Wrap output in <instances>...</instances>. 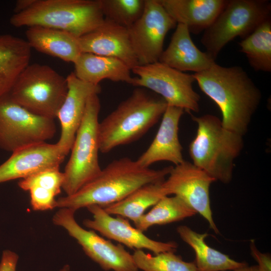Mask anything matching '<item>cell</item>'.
Segmentation results:
<instances>
[{
  "label": "cell",
  "mask_w": 271,
  "mask_h": 271,
  "mask_svg": "<svg viewBox=\"0 0 271 271\" xmlns=\"http://www.w3.org/2000/svg\"><path fill=\"white\" fill-rule=\"evenodd\" d=\"M131 71V85L146 88L160 95L168 105L183 108L190 113L198 112L200 97L193 88L195 79L189 74L159 61L139 65Z\"/></svg>",
  "instance_id": "10"
},
{
  "label": "cell",
  "mask_w": 271,
  "mask_h": 271,
  "mask_svg": "<svg viewBox=\"0 0 271 271\" xmlns=\"http://www.w3.org/2000/svg\"><path fill=\"white\" fill-rule=\"evenodd\" d=\"M31 49L24 39L0 34V97L10 93L20 74L30 64Z\"/></svg>",
  "instance_id": "23"
},
{
  "label": "cell",
  "mask_w": 271,
  "mask_h": 271,
  "mask_svg": "<svg viewBox=\"0 0 271 271\" xmlns=\"http://www.w3.org/2000/svg\"><path fill=\"white\" fill-rule=\"evenodd\" d=\"M197 129L189 146L192 163L224 184L232 180L234 161L243 148V137L224 128L218 117L192 114Z\"/></svg>",
  "instance_id": "4"
},
{
  "label": "cell",
  "mask_w": 271,
  "mask_h": 271,
  "mask_svg": "<svg viewBox=\"0 0 271 271\" xmlns=\"http://www.w3.org/2000/svg\"><path fill=\"white\" fill-rule=\"evenodd\" d=\"M64 181V173L60 172L59 168H49L21 179L18 182V186L25 191H27L33 186L41 187L51 190L59 195L62 189Z\"/></svg>",
  "instance_id": "30"
},
{
  "label": "cell",
  "mask_w": 271,
  "mask_h": 271,
  "mask_svg": "<svg viewBox=\"0 0 271 271\" xmlns=\"http://www.w3.org/2000/svg\"><path fill=\"white\" fill-rule=\"evenodd\" d=\"M251 254L258 263L259 271H271V258L268 254L260 252L256 247L253 240L250 244Z\"/></svg>",
  "instance_id": "32"
},
{
  "label": "cell",
  "mask_w": 271,
  "mask_h": 271,
  "mask_svg": "<svg viewBox=\"0 0 271 271\" xmlns=\"http://www.w3.org/2000/svg\"><path fill=\"white\" fill-rule=\"evenodd\" d=\"M197 212L176 196H166L160 200L147 213L143 215L134 224L144 232L154 225H165L182 220Z\"/></svg>",
  "instance_id": "27"
},
{
  "label": "cell",
  "mask_w": 271,
  "mask_h": 271,
  "mask_svg": "<svg viewBox=\"0 0 271 271\" xmlns=\"http://www.w3.org/2000/svg\"><path fill=\"white\" fill-rule=\"evenodd\" d=\"M104 20L99 0H36L27 10L14 14L10 22L15 27L41 26L79 38Z\"/></svg>",
  "instance_id": "5"
},
{
  "label": "cell",
  "mask_w": 271,
  "mask_h": 271,
  "mask_svg": "<svg viewBox=\"0 0 271 271\" xmlns=\"http://www.w3.org/2000/svg\"><path fill=\"white\" fill-rule=\"evenodd\" d=\"M36 0H19L15 5V14L23 12L28 9L34 3Z\"/></svg>",
  "instance_id": "34"
},
{
  "label": "cell",
  "mask_w": 271,
  "mask_h": 271,
  "mask_svg": "<svg viewBox=\"0 0 271 271\" xmlns=\"http://www.w3.org/2000/svg\"><path fill=\"white\" fill-rule=\"evenodd\" d=\"M170 42L159 62L181 72L199 73L215 63L207 53L199 50L192 40L186 26L177 24Z\"/></svg>",
  "instance_id": "19"
},
{
  "label": "cell",
  "mask_w": 271,
  "mask_h": 271,
  "mask_svg": "<svg viewBox=\"0 0 271 271\" xmlns=\"http://www.w3.org/2000/svg\"><path fill=\"white\" fill-rule=\"evenodd\" d=\"M105 19L128 29L143 14L145 0H99Z\"/></svg>",
  "instance_id": "29"
},
{
  "label": "cell",
  "mask_w": 271,
  "mask_h": 271,
  "mask_svg": "<svg viewBox=\"0 0 271 271\" xmlns=\"http://www.w3.org/2000/svg\"><path fill=\"white\" fill-rule=\"evenodd\" d=\"M172 167L154 170L142 167L127 157L114 160L76 192L57 199L56 208L75 212L93 205L103 208L144 185L164 181Z\"/></svg>",
  "instance_id": "2"
},
{
  "label": "cell",
  "mask_w": 271,
  "mask_h": 271,
  "mask_svg": "<svg viewBox=\"0 0 271 271\" xmlns=\"http://www.w3.org/2000/svg\"><path fill=\"white\" fill-rule=\"evenodd\" d=\"M233 271H259L257 265L249 266L246 265L244 266L235 269Z\"/></svg>",
  "instance_id": "35"
},
{
  "label": "cell",
  "mask_w": 271,
  "mask_h": 271,
  "mask_svg": "<svg viewBox=\"0 0 271 271\" xmlns=\"http://www.w3.org/2000/svg\"><path fill=\"white\" fill-rule=\"evenodd\" d=\"M177 24L158 0H145L143 14L127 29L139 65L159 61L166 36Z\"/></svg>",
  "instance_id": "12"
},
{
  "label": "cell",
  "mask_w": 271,
  "mask_h": 271,
  "mask_svg": "<svg viewBox=\"0 0 271 271\" xmlns=\"http://www.w3.org/2000/svg\"><path fill=\"white\" fill-rule=\"evenodd\" d=\"M177 24L187 26L190 33L204 31L214 21L227 0H158Z\"/></svg>",
  "instance_id": "20"
},
{
  "label": "cell",
  "mask_w": 271,
  "mask_h": 271,
  "mask_svg": "<svg viewBox=\"0 0 271 271\" xmlns=\"http://www.w3.org/2000/svg\"><path fill=\"white\" fill-rule=\"evenodd\" d=\"M100 109L98 94L91 95L87 100L84 115L63 172L62 189L66 195L76 192L101 171L98 161Z\"/></svg>",
  "instance_id": "7"
},
{
  "label": "cell",
  "mask_w": 271,
  "mask_h": 271,
  "mask_svg": "<svg viewBox=\"0 0 271 271\" xmlns=\"http://www.w3.org/2000/svg\"><path fill=\"white\" fill-rule=\"evenodd\" d=\"M70 267L69 265L65 264L59 271H70Z\"/></svg>",
  "instance_id": "36"
},
{
  "label": "cell",
  "mask_w": 271,
  "mask_h": 271,
  "mask_svg": "<svg viewBox=\"0 0 271 271\" xmlns=\"http://www.w3.org/2000/svg\"><path fill=\"white\" fill-rule=\"evenodd\" d=\"M78 40L82 53L117 58L130 70L139 66L128 29L108 20Z\"/></svg>",
  "instance_id": "16"
},
{
  "label": "cell",
  "mask_w": 271,
  "mask_h": 271,
  "mask_svg": "<svg viewBox=\"0 0 271 271\" xmlns=\"http://www.w3.org/2000/svg\"><path fill=\"white\" fill-rule=\"evenodd\" d=\"M56 131L54 119L32 113L13 100L9 94L0 97V149L12 153L45 143Z\"/></svg>",
  "instance_id": "9"
},
{
  "label": "cell",
  "mask_w": 271,
  "mask_h": 271,
  "mask_svg": "<svg viewBox=\"0 0 271 271\" xmlns=\"http://www.w3.org/2000/svg\"><path fill=\"white\" fill-rule=\"evenodd\" d=\"M67 91L66 78L48 65L35 63L24 69L9 94L32 113L55 119Z\"/></svg>",
  "instance_id": "6"
},
{
  "label": "cell",
  "mask_w": 271,
  "mask_h": 271,
  "mask_svg": "<svg viewBox=\"0 0 271 271\" xmlns=\"http://www.w3.org/2000/svg\"><path fill=\"white\" fill-rule=\"evenodd\" d=\"M74 64L76 76L94 85H99L104 79L125 82L130 85L132 81L131 70L115 58L82 53Z\"/></svg>",
  "instance_id": "22"
},
{
  "label": "cell",
  "mask_w": 271,
  "mask_h": 271,
  "mask_svg": "<svg viewBox=\"0 0 271 271\" xmlns=\"http://www.w3.org/2000/svg\"><path fill=\"white\" fill-rule=\"evenodd\" d=\"M75 211L59 208L52 218L55 225L63 227L81 246L87 256L105 271H139L132 254L121 244L115 245L93 230L81 227L75 218Z\"/></svg>",
  "instance_id": "11"
},
{
  "label": "cell",
  "mask_w": 271,
  "mask_h": 271,
  "mask_svg": "<svg viewBox=\"0 0 271 271\" xmlns=\"http://www.w3.org/2000/svg\"><path fill=\"white\" fill-rule=\"evenodd\" d=\"M267 0H227L212 24L203 33L201 43L215 60L222 49L236 37L242 39L270 17Z\"/></svg>",
  "instance_id": "8"
},
{
  "label": "cell",
  "mask_w": 271,
  "mask_h": 271,
  "mask_svg": "<svg viewBox=\"0 0 271 271\" xmlns=\"http://www.w3.org/2000/svg\"><path fill=\"white\" fill-rule=\"evenodd\" d=\"M200 89L219 108L226 129L243 136L262 98L259 89L240 66L216 63L193 74Z\"/></svg>",
  "instance_id": "1"
},
{
  "label": "cell",
  "mask_w": 271,
  "mask_h": 271,
  "mask_svg": "<svg viewBox=\"0 0 271 271\" xmlns=\"http://www.w3.org/2000/svg\"><path fill=\"white\" fill-rule=\"evenodd\" d=\"M163 186L168 195H174L199 213L216 233L219 230L212 216L209 189L216 181L207 173L192 163L184 161L172 167Z\"/></svg>",
  "instance_id": "13"
},
{
  "label": "cell",
  "mask_w": 271,
  "mask_h": 271,
  "mask_svg": "<svg viewBox=\"0 0 271 271\" xmlns=\"http://www.w3.org/2000/svg\"><path fill=\"white\" fill-rule=\"evenodd\" d=\"M30 196V204L32 209L35 211L52 210L56 208L58 195L55 192L48 189L33 186L28 189Z\"/></svg>",
  "instance_id": "31"
},
{
  "label": "cell",
  "mask_w": 271,
  "mask_h": 271,
  "mask_svg": "<svg viewBox=\"0 0 271 271\" xmlns=\"http://www.w3.org/2000/svg\"><path fill=\"white\" fill-rule=\"evenodd\" d=\"M65 156L57 144L46 142L16 150L0 165V183L23 179L45 169L59 168Z\"/></svg>",
  "instance_id": "17"
},
{
  "label": "cell",
  "mask_w": 271,
  "mask_h": 271,
  "mask_svg": "<svg viewBox=\"0 0 271 271\" xmlns=\"http://www.w3.org/2000/svg\"><path fill=\"white\" fill-rule=\"evenodd\" d=\"M164 181L144 185L123 199L103 209L111 215L128 219L134 223L148 208L154 206L163 197L169 196L163 186Z\"/></svg>",
  "instance_id": "25"
},
{
  "label": "cell",
  "mask_w": 271,
  "mask_h": 271,
  "mask_svg": "<svg viewBox=\"0 0 271 271\" xmlns=\"http://www.w3.org/2000/svg\"><path fill=\"white\" fill-rule=\"evenodd\" d=\"M238 44L240 52L245 54L249 65L254 70L271 71L270 17Z\"/></svg>",
  "instance_id": "26"
},
{
  "label": "cell",
  "mask_w": 271,
  "mask_h": 271,
  "mask_svg": "<svg viewBox=\"0 0 271 271\" xmlns=\"http://www.w3.org/2000/svg\"><path fill=\"white\" fill-rule=\"evenodd\" d=\"M132 256L138 269L143 271H198L194 262L184 261L174 251L152 255L143 250H135Z\"/></svg>",
  "instance_id": "28"
},
{
  "label": "cell",
  "mask_w": 271,
  "mask_h": 271,
  "mask_svg": "<svg viewBox=\"0 0 271 271\" xmlns=\"http://www.w3.org/2000/svg\"><path fill=\"white\" fill-rule=\"evenodd\" d=\"M86 208L92 214L93 218L83 220L85 227L130 249H145L158 254L175 251L177 248V244L175 242H164L151 239L144 232L132 227L128 219L119 216L114 217L99 206L93 205Z\"/></svg>",
  "instance_id": "14"
},
{
  "label": "cell",
  "mask_w": 271,
  "mask_h": 271,
  "mask_svg": "<svg viewBox=\"0 0 271 271\" xmlns=\"http://www.w3.org/2000/svg\"><path fill=\"white\" fill-rule=\"evenodd\" d=\"M26 36L32 49L67 62L74 63L82 53L79 38L67 32L32 26L28 27Z\"/></svg>",
  "instance_id": "21"
},
{
  "label": "cell",
  "mask_w": 271,
  "mask_h": 271,
  "mask_svg": "<svg viewBox=\"0 0 271 271\" xmlns=\"http://www.w3.org/2000/svg\"><path fill=\"white\" fill-rule=\"evenodd\" d=\"M68 91L57 113L61 134L56 143L67 156L73 146L76 134L82 121L88 98L101 91L100 85H94L77 78L74 72L66 77Z\"/></svg>",
  "instance_id": "15"
},
{
  "label": "cell",
  "mask_w": 271,
  "mask_h": 271,
  "mask_svg": "<svg viewBox=\"0 0 271 271\" xmlns=\"http://www.w3.org/2000/svg\"><path fill=\"white\" fill-rule=\"evenodd\" d=\"M184 112L182 108L167 106L153 142L136 160L139 165L150 168L159 161H168L177 165L185 161L178 137L179 122Z\"/></svg>",
  "instance_id": "18"
},
{
  "label": "cell",
  "mask_w": 271,
  "mask_h": 271,
  "mask_svg": "<svg viewBox=\"0 0 271 271\" xmlns=\"http://www.w3.org/2000/svg\"><path fill=\"white\" fill-rule=\"evenodd\" d=\"M18 260L19 256L16 252L4 250L0 261V271H16Z\"/></svg>",
  "instance_id": "33"
},
{
  "label": "cell",
  "mask_w": 271,
  "mask_h": 271,
  "mask_svg": "<svg viewBox=\"0 0 271 271\" xmlns=\"http://www.w3.org/2000/svg\"><path fill=\"white\" fill-rule=\"evenodd\" d=\"M180 238L189 245L196 255L198 271H226L244 266L245 262L235 261L229 256L208 245L205 241L208 233H199L185 225L177 228Z\"/></svg>",
  "instance_id": "24"
},
{
  "label": "cell",
  "mask_w": 271,
  "mask_h": 271,
  "mask_svg": "<svg viewBox=\"0 0 271 271\" xmlns=\"http://www.w3.org/2000/svg\"><path fill=\"white\" fill-rule=\"evenodd\" d=\"M167 106L162 97L153 96L142 88L134 89L99 122V152L107 153L140 139L159 121Z\"/></svg>",
  "instance_id": "3"
}]
</instances>
